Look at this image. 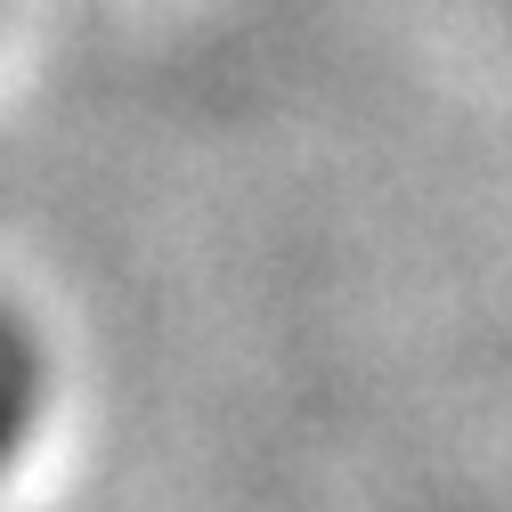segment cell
Wrapping results in <instances>:
<instances>
[{"label":"cell","mask_w":512,"mask_h":512,"mask_svg":"<svg viewBox=\"0 0 512 512\" xmlns=\"http://www.w3.org/2000/svg\"><path fill=\"white\" fill-rule=\"evenodd\" d=\"M25 431H33V366H25V350L0 334V464L25 447Z\"/></svg>","instance_id":"6da1fadb"}]
</instances>
